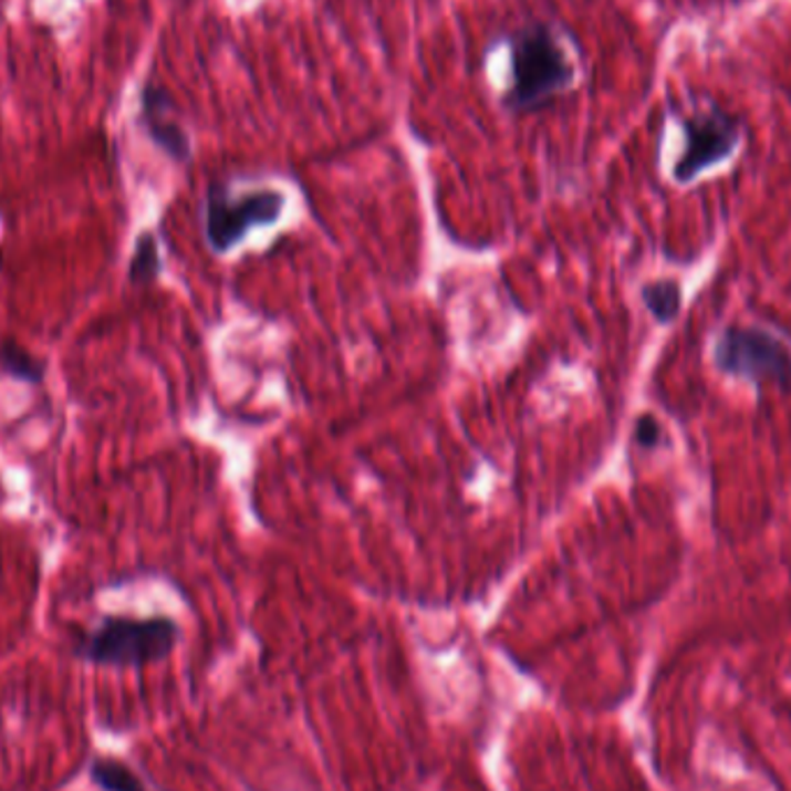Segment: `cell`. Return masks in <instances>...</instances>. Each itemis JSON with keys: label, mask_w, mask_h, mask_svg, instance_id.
Returning a JSON list of instances; mask_svg holds the SVG:
<instances>
[{"label": "cell", "mask_w": 791, "mask_h": 791, "mask_svg": "<svg viewBox=\"0 0 791 791\" xmlns=\"http://www.w3.org/2000/svg\"><path fill=\"white\" fill-rule=\"evenodd\" d=\"M642 296L659 322L674 320L680 311V285L676 280H655L644 288Z\"/></svg>", "instance_id": "obj_10"}, {"label": "cell", "mask_w": 791, "mask_h": 791, "mask_svg": "<svg viewBox=\"0 0 791 791\" xmlns=\"http://www.w3.org/2000/svg\"><path fill=\"white\" fill-rule=\"evenodd\" d=\"M91 780L102 791H148L133 769L112 757H97L91 761Z\"/></svg>", "instance_id": "obj_9"}, {"label": "cell", "mask_w": 791, "mask_h": 791, "mask_svg": "<svg viewBox=\"0 0 791 791\" xmlns=\"http://www.w3.org/2000/svg\"><path fill=\"white\" fill-rule=\"evenodd\" d=\"M285 207V195L278 190H254L232 197L222 184H214L204 201V229L216 252L232 250L252 227L273 225Z\"/></svg>", "instance_id": "obj_3"}, {"label": "cell", "mask_w": 791, "mask_h": 791, "mask_svg": "<svg viewBox=\"0 0 791 791\" xmlns=\"http://www.w3.org/2000/svg\"><path fill=\"white\" fill-rule=\"evenodd\" d=\"M680 125L685 148L674 165V178L678 184H690L708 167L727 160L743 137L741 118L718 105L695 110L680 121Z\"/></svg>", "instance_id": "obj_4"}, {"label": "cell", "mask_w": 791, "mask_h": 791, "mask_svg": "<svg viewBox=\"0 0 791 791\" xmlns=\"http://www.w3.org/2000/svg\"><path fill=\"white\" fill-rule=\"evenodd\" d=\"M3 262H6L3 260V250H0V271H3Z\"/></svg>", "instance_id": "obj_12"}, {"label": "cell", "mask_w": 791, "mask_h": 791, "mask_svg": "<svg viewBox=\"0 0 791 791\" xmlns=\"http://www.w3.org/2000/svg\"><path fill=\"white\" fill-rule=\"evenodd\" d=\"M171 97L163 89L148 86L142 97V110H144V123L148 137L156 142L167 156L176 163H188L190 160V139L186 131L178 125L174 118H169L171 112Z\"/></svg>", "instance_id": "obj_6"}, {"label": "cell", "mask_w": 791, "mask_h": 791, "mask_svg": "<svg viewBox=\"0 0 791 791\" xmlns=\"http://www.w3.org/2000/svg\"><path fill=\"white\" fill-rule=\"evenodd\" d=\"M178 636H181V627L167 616H107L84 639L76 642L74 655L100 667H146L169 657Z\"/></svg>", "instance_id": "obj_2"}, {"label": "cell", "mask_w": 791, "mask_h": 791, "mask_svg": "<svg viewBox=\"0 0 791 791\" xmlns=\"http://www.w3.org/2000/svg\"><path fill=\"white\" fill-rule=\"evenodd\" d=\"M716 360L725 373L754 382H791V352L761 329H727L716 345Z\"/></svg>", "instance_id": "obj_5"}, {"label": "cell", "mask_w": 791, "mask_h": 791, "mask_svg": "<svg viewBox=\"0 0 791 791\" xmlns=\"http://www.w3.org/2000/svg\"><path fill=\"white\" fill-rule=\"evenodd\" d=\"M657 433H659V426H657V421H655L653 417H648V415L642 417L639 424H636V438H639V443H642L644 447L655 445Z\"/></svg>", "instance_id": "obj_11"}, {"label": "cell", "mask_w": 791, "mask_h": 791, "mask_svg": "<svg viewBox=\"0 0 791 791\" xmlns=\"http://www.w3.org/2000/svg\"><path fill=\"white\" fill-rule=\"evenodd\" d=\"M0 373L23 385H42L46 366L17 341L3 339L0 341Z\"/></svg>", "instance_id": "obj_7"}, {"label": "cell", "mask_w": 791, "mask_h": 791, "mask_svg": "<svg viewBox=\"0 0 791 791\" xmlns=\"http://www.w3.org/2000/svg\"><path fill=\"white\" fill-rule=\"evenodd\" d=\"M160 271H163V260H160L158 239L156 235L142 232L135 241L131 264H127V280H131V285L142 288L153 283V280L160 275Z\"/></svg>", "instance_id": "obj_8"}, {"label": "cell", "mask_w": 791, "mask_h": 791, "mask_svg": "<svg viewBox=\"0 0 791 791\" xmlns=\"http://www.w3.org/2000/svg\"><path fill=\"white\" fill-rule=\"evenodd\" d=\"M512 51V84L504 95L509 112H534L568 91L576 70L568 59V51L547 23H530L509 40Z\"/></svg>", "instance_id": "obj_1"}]
</instances>
